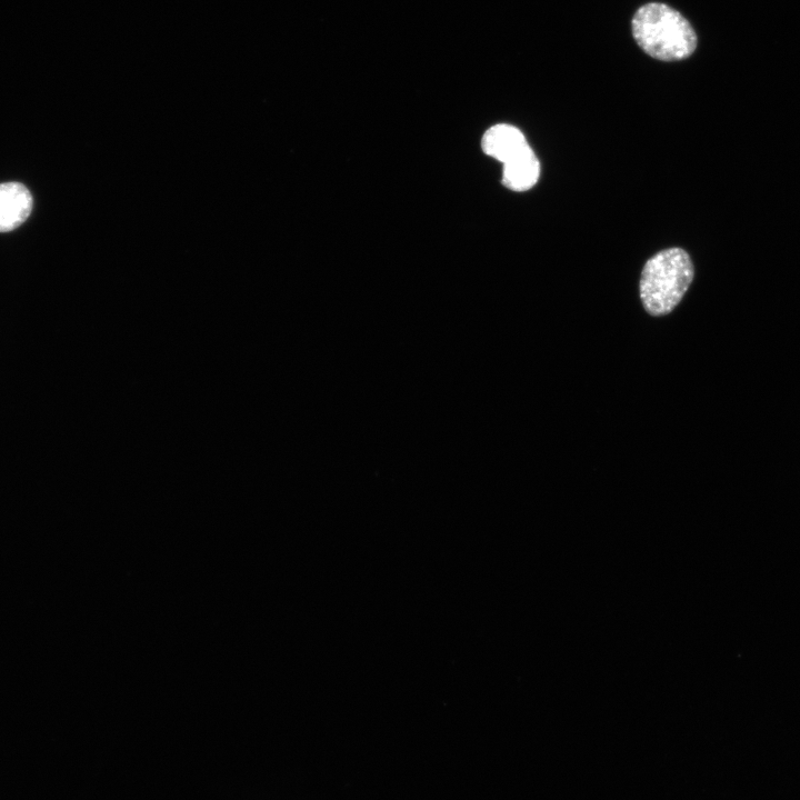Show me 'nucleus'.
<instances>
[{
	"label": "nucleus",
	"instance_id": "obj_1",
	"mask_svg": "<svg viewBox=\"0 0 800 800\" xmlns=\"http://www.w3.org/2000/svg\"><path fill=\"white\" fill-rule=\"evenodd\" d=\"M631 32L638 47L660 61H680L697 49L698 37L687 18L662 2H648L631 19Z\"/></svg>",
	"mask_w": 800,
	"mask_h": 800
},
{
	"label": "nucleus",
	"instance_id": "obj_3",
	"mask_svg": "<svg viewBox=\"0 0 800 800\" xmlns=\"http://www.w3.org/2000/svg\"><path fill=\"white\" fill-rule=\"evenodd\" d=\"M484 153L503 163V168L517 166L536 158L524 134L516 127L506 123L489 128L481 140Z\"/></svg>",
	"mask_w": 800,
	"mask_h": 800
},
{
	"label": "nucleus",
	"instance_id": "obj_4",
	"mask_svg": "<svg viewBox=\"0 0 800 800\" xmlns=\"http://www.w3.org/2000/svg\"><path fill=\"white\" fill-rule=\"evenodd\" d=\"M32 196L20 182L0 183V232L18 228L32 210Z\"/></svg>",
	"mask_w": 800,
	"mask_h": 800
},
{
	"label": "nucleus",
	"instance_id": "obj_2",
	"mask_svg": "<svg viewBox=\"0 0 800 800\" xmlns=\"http://www.w3.org/2000/svg\"><path fill=\"white\" fill-rule=\"evenodd\" d=\"M693 264L681 248L664 249L644 264L640 279V298L651 316H664L680 302L693 279Z\"/></svg>",
	"mask_w": 800,
	"mask_h": 800
}]
</instances>
